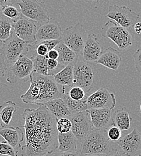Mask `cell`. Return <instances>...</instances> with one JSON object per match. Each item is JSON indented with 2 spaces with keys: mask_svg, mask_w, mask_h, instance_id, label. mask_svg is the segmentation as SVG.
<instances>
[{
  "mask_svg": "<svg viewBox=\"0 0 141 156\" xmlns=\"http://www.w3.org/2000/svg\"><path fill=\"white\" fill-rule=\"evenodd\" d=\"M22 117L25 143L21 147V156H44L57 150V119L44 105L25 109Z\"/></svg>",
  "mask_w": 141,
  "mask_h": 156,
  "instance_id": "cell-1",
  "label": "cell"
},
{
  "mask_svg": "<svg viewBox=\"0 0 141 156\" xmlns=\"http://www.w3.org/2000/svg\"><path fill=\"white\" fill-rule=\"evenodd\" d=\"M29 77L30 86L20 96L22 101L26 104L42 105L50 100L62 98L65 92V86L58 84L52 76L33 72Z\"/></svg>",
  "mask_w": 141,
  "mask_h": 156,
  "instance_id": "cell-2",
  "label": "cell"
},
{
  "mask_svg": "<svg viewBox=\"0 0 141 156\" xmlns=\"http://www.w3.org/2000/svg\"><path fill=\"white\" fill-rule=\"evenodd\" d=\"M112 149L106 132L93 129L82 142L79 151L83 154L106 156Z\"/></svg>",
  "mask_w": 141,
  "mask_h": 156,
  "instance_id": "cell-3",
  "label": "cell"
},
{
  "mask_svg": "<svg viewBox=\"0 0 141 156\" xmlns=\"http://www.w3.org/2000/svg\"><path fill=\"white\" fill-rule=\"evenodd\" d=\"M101 36L111 40L121 51L127 50L133 44V37L128 30L112 20L107 21L102 27Z\"/></svg>",
  "mask_w": 141,
  "mask_h": 156,
  "instance_id": "cell-4",
  "label": "cell"
},
{
  "mask_svg": "<svg viewBox=\"0 0 141 156\" xmlns=\"http://www.w3.org/2000/svg\"><path fill=\"white\" fill-rule=\"evenodd\" d=\"M21 14L39 26L50 20L49 12L45 4L38 0H16Z\"/></svg>",
  "mask_w": 141,
  "mask_h": 156,
  "instance_id": "cell-5",
  "label": "cell"
},
{
  "mask_svg": "<svg viewBox=\"0 0 141 156\" xmlns=\"http://www.w3.org/2000/svg\"><path fill=\"white\" fill-rule=\"evenodd\" d=\"M88 34L83 25L78 22L74 26L66 28L62 31L61 41L72 49L78 56L82 55Z\"/></svg>",
  "mask_w": 141,
  "mask_h": 156,
  "instance_id": "cell-6",
  "label": "cell"
},
{
  "mask_svg": "<svg viewBox=\"0 0 141 156\" xmlns=\"http://www.w3.org/2000/svg\"><path fill=\"white\" fill-rule=\"evenodd\" d=\"M94 84V73L91 66L82 56H78L73 66V85L82 88L85 93H89Z\"/></svg>",
  "mask_w": 141,
  "mask_h": 156,
  "instance_id": "cell-7",
  "label": "cell"
},
{
  "mask_svg": "<svg viewBox=\"0 0 141 156\" xmlns=\"http://www.w3.org/2000/svg\"><path fill=\"white\" fill-rule=\"evenodd\" d=\"M1 51L10 67L21 55H26L29 52V46L28 43L18 37L13 31L10 38L3 43Z\"/></svg>",
  "mask_w": 141,
  "mask_h": 156,
  "instance_id": "cell-8",
  "label": "cell"
},
{
  "mask_svg": "<svg viewBox=\"0 0 141 156\" xmlns=\"http://www.w3.org/2000/svg\"><path fill=\"white\" fill-rule=\"evenodd\" d=\"M106 17L128 30L133 27L140 16L125 5H112L109 7Z\"/></svg>",
  "mask_w": 141,
  "mask_h": 156,
  "instance_id": "cell-9",
  "label": "cell"
},
{
  "mask_svg": "<svg viewBox=\"0 0 141 156\" xmlns=\"http://www.w3.org/2000/svg\"><path fill=\"white\" fill-rule=\"evenodd\" d=\"M6 80L10 83H15L24 78L29 77L33 72L32 59L26 55H21L8 69Z\"/></svg>",
  "mask_w": 141,
  "mask_h": 156,
  "instance_id": "cell-10",
  "label": "cell"
},
{
  "mask_svg": "<svg viewBox=\"0 0 141 156\" xmlns=\"http://www.w3.org/2000/svg\"><path fill=\"white\" fill-rule=\"evenodd\" d=\"M72 122L71 131L80 143L94 129L88 109L67 117Z\"/></svg>",
  "mask_w": 141,
  "mask_h": 156,
  "instance_id": "cell-11",
  "label": "cell"
},
{
  "mask_svg": "<svg viewBox=\"0 0 141 156\" xmlns=\"http://www.w3.org/2000/svg\"><path fill=\"white\" fill-rule=\"evenodd\" d=\"M117 101L114 93L101 88L87 97L88 109H109L113 110Z\"/></svg>",
  "mask_w": 141,
  "mask_h": 156,
  "instance_id": "cell-12",
  "label": "cell"
},
{
  "mask_svg": "<svg viewBox=\"0 0 141 156\" xmlns=\"http://www.w3.org/2000/svg\"><path fill=\"white\" fill-rule=\"evenodd\" d=\"M37 24L23 16L13 24V31L16 36L25 43L30 44L36 40Z\"/></svg>",
  "mask_w": 141,
  "mask_h": 156,
  "instance_id": "cell-13",
  "label": "cell"
},
{
  "mask_svg": "<svg viewBox=\"0 0 141 156\" xmlns=\"http://www.w3.org/2000/svg\"><path fill=\"white\" fill-rule=\"evenodd\" d=\"M117 144L126 156L141 155V133L136 129L121 137Z\"/></svg>",
  "mask_w": 141,
  "mask_h": 156,
  "instance_id": "cell-14",
  "label": "cell"
},
{
  "mask_svg": "<svg viewBox=\"0 0 141 156\" xmlns=\"http://www.w3.org/2000/svg\"><path fill=\"white\" fill-rule=\"evenodd\" d=\"M112 111L109 109H88L93 127L97 130L106 132L112 125Z\"/></svg>",
  "mask_w": 141,
  "mask_h": 156,
  "instance_id": "cell-15",
  "label": "cell"
},
{
  "mask_svg": "<svg viewBox=\"0 0 141 156\" xmlns=\"http://www.w3.org/2000/svg\"><path fill=\"white\" fill-rule=\"evenodd\" d=\"M103 48L97 36L89 34L87 36L82 51V58L87 62H96L103 52Z\"/></svg>",
  "mask_w": 141,
  "mask_h": 156,
  "instance_id": "cell-16",
  "label": "cell"
},
{
  "mask_svg": "<svg viewBox=\"0 0 141 156\" xmlns=\"http://www.w3.org/2000/svg\"><path fill=\"white\" fill-rule=\"evenodd\" d=\"M62 30L59 23L55 20L49 21L39 26L36 32V40H61Z\"/></svg>",
  "mask_w": 141,
  "mask_h": 156,
  "instance_id": "cell-17",
  "label": "cell"
},
{
  "mask_svg": "<svg viewBox=\"0 0 141 156\" xmlns=\"http://www.w3.org/2000/svg\"><path fill=\"white\" fill-rule=\"evenodd\" d=\"M121 61L122 58L120 52L112 47H109L103 51L96 63L117 71L121 65Z\"/></svg>",
  "mask_w": 141,
  "mask_h": 156,
  "instance_id": "cell-18",
  "label": "cell"
},
{
  "mask_svg": "<svg viewBox=\"0 0 141 156\" xmlns=\"http://www.w3.org/2000/svg\"><path fill=\"white\" fill-rule=\"evenodd\" d=\"M0 136L18 152L21 143L25 138V133L20 127H5L0 129Z\"/></svg>",
  "mask_w": 141,
  "mask_h": 156,
  "instance_id": "cell-19",
  "label": "cell"
},
{
  "mask_svg": "<svg viewBox=\"0 0 141 156\" xmlns=\"http://www.w3.org/2000/svg\"><path fill=\"white\" fill-rule=\"evenodd\" d=\"M57 150L62 153H72L78 151L77 139L72 131L58 134Z\"/></svg>",
  "mask_w": 141,
  "mask_h": 156,
  "instance_id": "cell-20",
  "label": "cell"
},
{
  "mask_svg": "<svg viewBox=\"0 0 141 156\" xmlns=\"http://www.w3.org/2000/svg\"><path fill=\"white\" fill-rule=\"evenodd\" d=\"M44 105L57 119L63 117H69L72 115L65 101L62 98L50 100Z\"/></svg>",
  "mask_w": 141,
  "mask_h": 156,
  "instance_id": "cell-21",
  "label": "cell"
},
{
  "mask_svg": "<svg viewBox=\"0 0 141 156\" xmlns=\"http://www.w3.org/2000/svg\"><path fill=\"white\" fill-rule=\"evenodd\" d=\"M55 49L58 52L59 56L57 61L61 66L65 67L70 64H75L78 56L62 41H60Z\"/></svg>",
  "mask_w": 141,
  "mask_h": 156,
  "instance_id": "cell-22",
  "label": "cell"
},
{
  "mask_svg": "<svg viewBox=\"0 0 141 156\" xmlns=\"http://www.w3.org/2000/svg\"><path fill=\"white\" fill-rule=\"evenodd\" d=\"M132 118L130 111L125 108L114 112L112 116V124L118 127L121 131L128 130L131 126Z\"/></svg>",
  "mask_w": 141,
  "mask_h": 156,
  "instance_id": "cell-23",
  "label": "cell"
},
{
  "mask_svg": "<svg viewBox=\"0 0 141 156\" xmlns=\"http://www.w3.org/2000/svg\"><path fill=\"white\" fill-rule=\"evenodd\" d=\"M16 111V104L12 101H7L0 105V129L9 125Z\"/></svg>",
  "mask_w": 141,
  "mask_h": 156,
  "instance_id": "cell-24",
  "label": "cell"
},
{
  "mask_svg": "<svg viewBox=\"0 0 141 156\" xmlns=\"http://www.w3.org/2000/svg\"><path fill=\"white\" fill-rule=\"evenodd\" d=\"M74 65L75 64H70L66 66L58 73L53 76L58 84L65 87H73Z\"/></svg>",
  "mask_w": 141,
  "mask_h": 156,
  "instance_id": "cell-25",
  "label": "cell"
},
{
  "mask_svg": "<svg viewBox=\"0 0 141 156\" xmlns=\"http://www.w3.org/2000/svg\"><path fill=\"white\" fill-rule=\"evenodd\" d=\"M87 97L85 96L80 100H75L69 97L68 93L65 91L62 96V98L65 101L71 114L79 113L88 109L87 104Z\"/></svg>",
  "mask_w": 141,
  "mask_h": 156,
  "instance_id": "cell-26",
  "label": "cell"
},
{
  "mask_svg": "<svg viewBox=\"0 0 141 156\" xmlns=\"http://www.w3.org/2000/svg\"><path fill=\"white\" fill-rule=\"evenodd\" d=\"M30 58L33 63V72L43 75H48V58L46 56H41L37 54H34Z\"/></svg>",
  "mask_w": 141,
  "mask_h": 156,
  "instance_id": "cell-27",
  "label": "cell"
},
{
  "mask_svg": "<svg viewBox=\"0 0 141 156\" xmlns=\"http://www.w3.org/2000/svg\"><path fill=\"white\" fill-rule=\"evenodd\" d=\"M13 22L4 15L0 16V40L4 43L13 32Z\"/></svg>",
  "mask_w": 141,
  "mask_h": 156,
  "instance_id": "cell-28",
  "label": "cell"
},
{
  "mask_svg": "<svg viewBox=\"0 0 141 156\" xmlns=\"http://www.w3.org/2000/svg\"><path fill=\"white\" fill-rule=\"evenodd\" d=\"M2 15L11 20L13 23L16 22L22 16L20 10L13 5H9L1 8Z\"/></svg>",
  "mask_w": 141,
  "mask_h": 156,
  "instance_id": "cell-29",
  "label": "cell"
},
{
  "mask_svg": "<svg viewBox=\"0 0 141 156\" xmlns=\"http://www.w3.org/2000/svg\"><path fill=\"white\" fill-rule=\"evenodd\" d=\"M57 129L60 133H65L71 131L72 122L67 117H63L57 119Z\"/></svg>",
  "mask_w": 141,
  "mask_h": 156,
  "instance_id": "cell-30",
  "label": "cell"
},
{
  "mask_svg": "<svg viewBox=\"0 0 141 156\" xmlns=\"http://www.w3.org/2000/svg\"><path fill=\"white\" fill-rule=\"evenodd\" d=\"M64 67L59 64L57 59L48 58V75L54 76L58 73Z\"/></svg>",
  "mask_w": 141,
  "mask_h": 156,
  "instance_id": "cell-31",
  "label": "cell"
},
{
  "mask_svg": "<svg viewBox=\"0 0 141 156\" xmlns=\"http://www.w3.org/2000/svg\"><path fill=\"white\" fill-rule=\"evenodd\" d=\"M0 154L7 156H18V152L5 141L0 142Z\"/></svg>",
  "mask_w": 141,
  "mask_h": 156,
  "instance_id": "cell-32",
  "label": "cell"
},
{
  "mask_svg": "<svg viewBox=\"0 0 141 156\" xmlns=\"http://www.w3.org/2000/svg\"><path fill=\"white\" fill-rule=\"evenodd\" d=\"M69 97L75 100H80L86 96L85 91L78 86H73L67 93Z\"/></svg>",
  "mask_w": 141,
  "mask_h": 156,
  "instance_id": "cell-33",
  "label": "cell"
},
{
  "mask_svg": "<svg viewBox=\"0 0 141 156\" xmlns=\"http://www.w3.org/2000/svg\"><path fill=\"white\" fill-rule=\"evenodd\" d=\"M108 137L110 140L117 142L121 137V130L117 126L112 125L106 131Z\"/></svg>",
  "mask_w": 141,
  "mask_h": 156,
  "instance_id": "cell-34",
  "label": "cell"
},
{
  "mask_svg": "<svg viewBox=\"0 0 141 156\" xmlns=\"http://www.w3.org/2000/svg\"><path fill=\"white\" fill-rule=\"evenodd\" d=\"M9 66L5 61L4 57L0 49V80L4 77Z\"/></svg>",
  "mask_w": 141,
  "mask_h": 156,
  "instance_id": "cell-35",
  "label": "cell"
},
{
  "mask_svg": "<svg viewBox=\"0 0 141 156\" xmlns=\"http://www.w3.org/2000/svg\"><path fill=\"white\" fill-rule=\"evenodd\" d=\"M133 58L135 60V68L138 72L141 73V48L138 49L134 55Z\"/></svg>",
  "mask_w": 141,
  "mask_h": 156,
  "instance_id": "cell-36",
  "label": "cell"
},
{
  "mask_svg": "<svg viewBox=\"0 0 141 156\" xmlns=\"http://www.w3.org/2000/svg\"><path fill=\"white\" fill-rule=\"evenodd\" d=\"M83 154L81 153L79 150L72 153H62L57 150L52 153L48 154L44 156H83Z\"/></svg>",
  "mask_w": 141,
  "mask_h": 156,
  "instance_id": "cell-37",
  "label": "cell"
},
{
  "mask_svg": "<svg viewBox=\"0 0 141 156\" xmlns=\"http://www.w3.org/2000/svg\"><path fill=\"white\" fill-rule=\"evenodd\" d=\"M46 56V57L48 58L57 59L58 58L59 54H58V52L57 51V50L54 48V49H53L52 50H50Z\"/></svg>",
  "mask_w": 141,
  "mask_h": 156,
  "instance_id": "cell-38",
  "label": "cell"
},
{
  "mask_svg": "<svg viewBox=\"0 0 141 156\" xmlns=\"http://www.w3.org/2000/svg\"><path fill=\"white\" fill-rule=\"evenodd\" d=\"M125 154L122 151H120L117 149H112L111 151L105 156H124Z\"/></svg>",
  "mask_w": 141,
  "mask_h": 156,
  "instance_id": "cell-39",
  "label": "cell"
},
{
  "mask_svg": "<svg viewBox=\"0 0 141 156\" xmlns=\"http://www.w3.org/2000/svg\"><path fill=\"white\" fill-rule=\"evenodd\" d=\"M16 3V0H0V7L2 8L9 5H13Z\"/></svg>",
  "mask_w": 141,
  "mask_h": 156,
  "instance_id": "cell-40",
  "label": "cell"
},
{
  "mask_svg": "<svg viewBox=\"0 0 141 156\" xmlns=\"http://www.w3.org/2000/svg\"><path fill=\"white\" fill-rule=\"evenodd\" d=\"M134 31L137 34H140L141 33V22H137L133 26Z\"/></svg>",
  "mask_w": 141,
  "mask_h": 156,
  "instance_id": "cell-41",
  "label": "cell"
},
{
  "mask_svg": "<svg viewBox=\"0 0 141 156\" xmlns=\"http://www.w3.org/2000/svg\"><path fill=\"white\" fill-rule=\"evenodd\" d=\"M86 2H95V1H99V0H83Z\"/></svg>",
  "mask_w": 141,
  "mask_h": 156,
  "instance_id": "cell-42",
  "label": "cell"
},
{
  "mask_svg": "<svg viewBox=\"0 0 141 156\" xmlns=\"http://www.w3.org/2000/svg\"><path fill=\"white\" fill-rule=\"evenodd\" d=\"M83 156H105L103 155H99V154H83Z\"/></svg>",
  "mask_w": 141,
  "mask_h": 156,
  "instance_id": "cell-43",
  "label": "cell"
},
{
  "mask_svg": "<svg viewBox=\"0 0 141 156\" xmlns=\"http://www.w3.org/2000/svg\"><path fill=\"white\" fill-rule=\"evenodd\" d=\"M2 45H3V42H2L1 40H0V49H1Z\"/></svg>",
  "mask_w": 141,
  "mask_h": 156,
  "instance_id": "cell-44",
  "label": "cell"
},
{
  "mask_svg": "<svg viewBox=\"0 0 141 156\" xmlns=\"http://www.w3.org/2000/svg\"><path fill=\"white\" fill-rule=\"evenodd\" d=\"M140 108H141V103H140Z\"/></svg>",
  "mask_w": 141,
  "mask_h": 156,
  "instance_id": "cell-45",
  "label": "cell"
},
{
  "mask_svg": "<svg viewBox=\"0 0 141 156\" xmlns=\"http://www.w3.org/2000/svg\"><path fill=\"white\" fill-rule=\"evenodd\" d=\"M1 7H0V12H1Z\"/></svg>",
  "mask_w": 141,
  "mask_h": 156,
  "instance_id": "cell-46",
  "label": "cell"
},
{
  "mask_svg": "<svg viewBox=\"0 0 141 156\" xmlns=\"http://www.w3.org/2000/svg\"><path fill=\"white\" fill-rule=\"evenodd\" d=\"M141 156V155H136V156Z\"/></svg>",
  "mask_w": 141,
  "mask_h": 156,
  "instance_id": "cell-47",
  "label": "cell"
},
{
  "mask_svg": "<svg viewBox=\"0 0 141 156\" xmlns=\"http://www.w3.org/2000/svg\"><path fill=\"white\" fill-rule=\"evenodd\" d=\"M67 1H74V0H67Z\"/></svg>",
  "mask_w": 141,
  "mask_h": 156,
  "instance_id": "cell-48",
  "label": "cell"
}]
</instances>
